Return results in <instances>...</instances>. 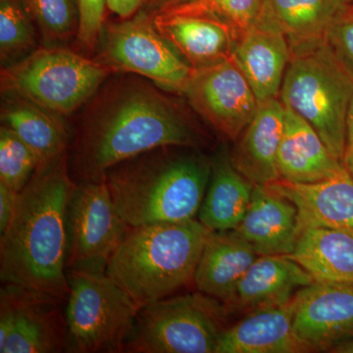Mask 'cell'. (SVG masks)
Here are the masks:
<instances>
[{
    "label": "cell",
    "mask_w": 353,
    "mask_h": 353,
    "mask_svg": "<svg viewBox=\"0 0 353 353\" xmlns=\"http://www.w3.org/2000/svg\"><path fill=\"white\" fill-rule=\"evenodd\" d=\"M201 137L180 108L141 79H120L88 108L72 145V178L105 179L116 165L164 146L196 148Z\"/></svg>",
    "instance_id": "obj_1"
},
{
    "label": "cell",
    "mask_w": 353,
    "mask_h": 353,
    "mask_svg": "<svg viewBox=\"0 0 353 353\" xmlns=\"http://www.w3.org/2000/svg\"><path fill=\"white\" fill-rule=\"evenodd\" d=\"M76 183L68 157L41 167L0 234V280L66 303L67 208Z\"/></svg>",
    "instance_id": "obj_2"
},
{
    "label": "cell",
    "mask_w": 353,
    "mask_h": 353,
    "mask_svg": "<svg viewBox=\"0 0 353 353\" xmlns=\"http://www.w3.org/2000/svg\"><path fill=\"white\" fill-rule=\"evenodd\" d=\"M164 146L116 165L105 182L130 227L196 219L205 196L211 159Z\"/></svg>",
    "instance_id": "obj_3"
},
{
    "label": "cell",
    "mask_w": 353,
    "mask_h": 353,
    "mask_svg": "<svg viewBox=\"0 0 353 353\" xmlns=\"http://www.w3.org/2000/svg\"><path fill=\"white\" fill-rule=\"evenodd\" d=\"M210 233L199 219L130 227L105 274L141 308L161 301L194 280Z\"/></svg>",
    "instance_id": "obj_4"
},
{
    "label": "cell",
    "mask_w": 353,
    "mask_h": 353,
    "mask_svg": "<svg viewBox=\"0 0 353 353\" xmlns=\"http://www.w3.org/2000/svg\"><path fill=\"white\" fill-rule=\"evenodd\" d=\"M352 94L353 78L326 41L292 53L279 99L317 132L341 162Z\"/></svg>",
    "instance_id": "obj_5"
},
{
    "label": "cell",
    "mask_w": 353,
    "mask_h": 353,
    "mask_svg": "<svg viewBox=\"0 0 353 353\" xmlns=\"http://www.w3.org/2000/svg\"><path fill=\"white\" fill-rule=\"evenodd\" d=\"M67 279L65 352H125L141 307L105 273L70 270Z\"/></svg>",
    "instance_id": "obj_6"
},
{
    "label": "cell",
    "mask_w": 353,
    "mask_h": 353,
    "mask_svg": "<svg viewBox=\"0 0 353 353\" xmlns=\"http://www.w3.org/2000/svg\"><path fill=\"white\" fill-rule=\"evenodd\" d=\"M110 70L97 59L46 46L1 72L4 94L32 102L59 116L69 115L97 94Z\"/></svg>",
    "instance_id": "obj_7"
},
{
    "label": "cell",
    "mask_w": 353,
    "mask_h": 353,
    "mask_svg": "<svg viewBox=\"0 0 353 353\" xmlns=\"http://www.w3.org/2000/svg\"><path fill=\"white\" fill-rule=\"evenodd\" d=\"M228 305L203 292L143 306L125 352L215 353L227 328Z\"/></svg>",
    "instance_id": "obj_8"
},
{
    "label": "cell",
    "mask_w": 353,
    "mask_h": 353,
    "mask_svg": "<svg viewBox=\"0 0 353 353\" xmlns=\"http://www.w3.org/2000/svg\"><path fill=\"white\" fill-rule=\"evenodd\" d=\"M97 61L111 72L132 73L183 94L194 68L157 31L146 7L121 22L104 24Z\"/></svg>",
    "instance_id": "obj_9"
},
{
    "label": "cell",
    "mask_w": 353,
    "mask_h": 353,
    "mask_svg": "<svg viewBox=\"0 0 353 353\" xmlns=\"http://www.w3.org/2000/svg\"><path fill=\"white\" fill-rule=\"evenodd\" d=\"M129 229L105 179L76 183L67 208V271L105 273Z\"/></svg>",
    "instance_id": "obj_10"
},
{
    "label": "cell",
    "mask_w": 353,
    "mask_h": 353,
    "mask_svg": "<svg viewBox=\"0 0 353 353\" xmlns=\"http://www.w3.org/2000/svg\"><path fill=\"white\" fill-rule=\"evenodd\" d=\"M52 297L19 285L0 289V352L57 353L65 352V312Z\"/></svg>",
    "instance_id": "obj_11"
},
{
    "label": "cell",
    "mask_w": 353,
    "mask_h": 353,
    "mask_svg": "<svg viewBox=\"0 0 353 353\" xmlns=\"http://www.w3.org/2000/svg\"><path fill=\"white\" fill-rule=\"evenodd\" d=\"M183 94L208 124L234 141L240 138L259 105L233 57L194 69Z\"/></svg>",
    "instance_id": "obj_12"
},
{
    "label": "cell",
    "mask_w": 353,
    "mask_h": 353,
    "mask_svg": "<svg viewBox=\"0 0 353 353\" xmlns=\"http://www.w3.org/2000/svg\"><path fill=\"white\" fill-rule=\"evenodd\" d=\"M153 23L194 69L233 57L236 32L194 0L153 13Z\"/></svg>",
    "instance_id": "obj_13"
},
{
    "label": "cell",
    "mask_w": 353,
    "mask_h": 353,
    "mask_svg": "<svg viewBox=\"0 0 353 353\" xmlns=\"http://www.w3.org/2000/svg\"><path fill=\"white\" fill-rule=\"evenodd\" d=\"M294 330L307 352L352 340L353 283L314 282L299 290Z\"/></svg>",
    "instance_id": "obj_14"
},
{
    "label": "cell",
    "mask_w": 353,
    "mask_h": 353,
    "mask_svg": "<svg viewBox=\"0 0 353 353\" xmlns=\"http://www.w3.org/2000/svg\"><path fill=\"white\" fill-rule=\"evenodd\" d=\"M267 185L294 204L299 231L306 227L353 230V176L345 169L320 182L279 179Z\"/></svg>",
    "instance_id": "obj_15"
},
{
    "label": "cell",
    "mask_w": 353,
    "mask_h": 353,
    "mask_svg": "<svg viewBox=\"0 0 353 353\" xmlns=\"http://www.w3.org/2000/svg\"><path fill=\"white\" fill-rule=\"evenodd\" d=\"M296 296L288 303L250 311L221 334L215 353L307 352L294 330Z\"/></svg>",
    "instance_id": "obj_16"
},
{
    "label": "cell",
    "mask_w": 353,
    "mask_h": 353,
    "mask_svg": "<svg viewBox=\"0 0 353 353\" xmlns=\"http://www.w3.org/2000/svg\"><path fill=\"white\" fill-rule=\"evenodd\" d=\"M285 112L279 97L259 103L254 117L230 152L236 170L253 185H268L280 179L277 159Z\"/></svg>",
    "instance_id": "obj_17"
},
{
    "label": "cell",
    "mask_w": 353,
    "mask_h": 353,
    "mask_svg": "<svg viewBox=\"0 0 353 353\" xmlns=\"http://www.w3.org/2000/svg\"><path fill=\"white\" fill-rule=\"evenodd\" d=\"M236 230L259 255H290L299 236L296 208L268 185H255Z\"/></svg>",
    "instance_id": "obj_18"
},
{
    "label": "cell",
    "mask_w": 353,
    "mask_h": 353,
    "mask_svg": "<svg viewBox=\"0 0 353 353\" xmlns=\"http://www.w3.org/2000/svg\"><path fill=\"white\" fill-rule=\"evenodd\" d=\"M290 55L284 34L264 23L259 22L239 38L233 58L259 103L278 99Z\"/></svg>",
    "instance_id": "obj_19"
},
{
    "label": "cell",
    "mask_w": 353,
    "mask_h": 353,
    "mask_svg": "<svg viewBox=\"0 0 353 353\" xmlns=\"http://www.w3.org/2000/svg\"><path fill=\"white\" fill-rule=\"evenodd\" d=\"M277 164L280 179L296 183L320 182L345 169L317 132L288 108Z\"/></svg>",
    "instance_id": "obj_20"
},
{
    "label": "cell",
    "mask_w": 353,
    "mask_h": 353,
    "mask_svg": "<svg viewBox=\"0 0 353 353\" xmlns=\"http://www.w3.org/2000/svg\"><path fill=\"white\" fill-rule=\"evenodd\" d=\"M260 22L282 32L290 52L326 43L332 26L343 17L347 4L341 0H261Z\"/></svg>",
    "instance_id": "obj_21"
},
{
    "label": "cell",
    "mask_w": 353,
    "mask_h": 353,
    "mask_svg": "<svg viewBox=\"0 0 353 353\" xmlns=\"http://www.w3.org/2000/svg\"><path fill=\"white\" fill-rule=\"evenodd\" d=\"M259 256L236 230L211 232L194 275L197 290L230 306L241 278Z\"/></svg>",
    "instance_id": "obj_22"
},
{
    "label": "cell",
    "mask_w": 353,
    "mask_h": 353,
    "mask_svg": "<svg viewBox=\"0 0 353 353\" xmlns=\"http://www.w3.org/2000/svg\"><path fill=\"white\" fill-rule=\"evenodd\" d=\"M314 282L289 255H259L241 278L230 306L252 311L279 305Z\"/></svg>",
    "instance_id": "obj_23"
},
{
    "label": "cell",
    "mask_w": 353,
    "mask_h": 353,
    "mask_svg": "<svg viewBox=\"0 0 353 353\" xmlns=\"http://www.w3.org/2000/svg\"><path fill=\"white\" fill-rule=\"evenodd\" d=\"M254 185L236 170L227 146L211 159V173L199 220L211 232L236 230L245 217Z\"/></svg>",
    "instance_id": "obj_24"
},
{
    "label": "cell",
    "mask_w": 353,
    "mask_h": 353,
    "mask_svg": "<svg viewBox=\"0 0 353 353\" xmlns=\"http://www.w3.org/2000/svg\"><path fill=\"white\" fill-rule=\"evenodd\" d=\"M289 256L315 282L353 283V230L303 228Z\"/></svg>",
    "instance_id": "obj_25"
},
{
    "label": "cell",
    "mask_w": 353,
    "mask_h": 353,
    "mask_svg": "<svg viewBox=\"0 0 353 353\" xmlns=\"http://www.w3.org/2000/svg\"><path fill=\"white\" fill-rule=\"evenodd\" d=\"M1 120L36 152L41 160L39 168L67 154L70 134L61 116L21 97L6 94Z\"/></svg>",
    "instance_id": "obj_26"
},
{
    "label": "cell",
    "mask_w": 353,
    "mask_h": 353,
    "mask_svg": "<svg viewBox=\"0 0 353 353\" xmlns=\"http://www.w3.org/2000/svg\"><path fill=\"white\" fill-rule=\"evenodd\" d=\"M32 19L23 0H0V57L10 66L36 50Z\"/></svg>",
    "instance_id": "obj_27"
},
{
    "label": "cell",
    "mask_w": 353,
    "mask_h": 353,
    "mask_svg": "<svg viewBox=\"0 0 353 353\" xmlns=\"http://www.w3.org/2000/svg\"><path fill=\"white\" fill-rule=\"evenodd\" d=\"M37 23L46 46H58L78 37L80 12L78 0H23Z\"/></svg>",
    "instance_id": "obj_28"
},
{
    "label": "cell",
    "mask_w": 353,
    "mask_h": 353,
    "mask_svg": "<svg viewBox=\"0 0 353 353\" xmlns=\"http://www.w3.org/2000/svg\"><path fill=\"white\" fill-rule=\"evenodd\" d=\"M41 167L36 152L8 127L0 129V183L16 192L31 181Z\"/></svg>",
    "instance_id": "obj_29"
},
{
    "label": "cell",
    "mask_w": 353,
    "mask_h": 353,
    "mask_svg": "<svg viewBox=\"0 0 353 353\" xmlns=\"http://www.w3.org/2000/svg\"><path fill=\"white\" fill-rule=\"evenodd\" d=\"M233 28L239 38L255 27L262 15L261 0H194Z\"/></svg>",
    "instance_id": "obj_30"
},
{
    "label": "cell",
    "mask_w": 353,
    "mask_h": 353,
    "mask_svg": "<svg viewBox=\"0 0 353 353\" xmlns=\"http://www.w3.org/2000/svg\"><path fill=\"white\" fill-rule=\"evenodd\" d=\"M80 12L78 41L87 50H92L101 38L104 27L105 0H78Z\"/></svg>",
    "instance_id": "obj_31"
},
{
    "label": "cell",
    "mask_w": 353,
    "mask_h": 353,
    "mask_svg": "<svg viewBox=\"0 0 353 353\" xmlns=\"http://www.w3.org/2000/svg\"><path fill=\"white\" fill-rule=\"evenodd\" d=\"M326 41L334 57L353 78V20L336 21L330 29Z\"/></svg>",
    "instance_id": "obj_32"
},
{
    "label": "cell",
    "mask_w": 353,
    "mask_h": 353,
    "mask_svg": "<svg viewBox=\"0 0 353 353\" xmlns=\"http://www.w3.org/2000/svg\"><path fill=\"white\" fill-rule=\"evenodd\" d=\"M19 192L0 183V234L6 231L12 219Z\"/></svg>",
    "instance_id": "obj_33"
},
{
    "label": "cell",
    "mask_w": 353,
    "mask_h": 353,
    "mask_svg": "<svg viewBox=\"0 0 353 353\" xmlns=\"http://www.w3.org/2000/svg\"><path fill=\"white\" fill-rule=\"evenodd\" d=\"M106 7L118 17L126 19L148 6L150 0H105Z\"/></svg>",
    "instance_id": "obj_34"
},
{
    "label": "cell",
    "mask_w": 353,
    "mask_h": 353,
    "mask_svg": "<svg viewBox=\"0 0 353 353\" xmlns=\"http://www.w3.org/2000/svg\"><path fill=\"white\" fill-rule=\"evenodd\" d=\"M343 165L345 170L353 176V94L348 105L345 120V143Z\"/></svg>",
    "instance_id": "obj_35"
},
{
    "label": "cell",
    "mask_w": 353,
    "mask_h": 353,
    "mask_svg": "<svg viewBox=\"0 0 353 353\" xmlns=\"http://www.w3.org/2000/svg\"><path fill=\"white\" fill-rule=\"evenodd\" d=\"M192 0H150L146 8L152 13L159 12V11L165 10V9L172 8L181 6V4L188 3Z\"/></svg>",
    "instance_id": "obj_36"
},
{
    "label": "cell",
    "mask_w": 353,
    "mask_h": 353,
    "mask_svg": "<svg viewBox=\"0 0 353 353\" xmlns=\"http://www.w3.org/2000/svg\"><path fill=\"white\" fill-rule=\"evenodd\" d=\"M330 352L336 353H353V339L352 340L345 341L340 345H336L330 350Z\"/></svg>",
    "instance_id": "obj_37"
},
{
    "label": "cell",
    "mask_w": 353,
    "mask_h": 353,
    "mask_svg": "<svg viewBox=\"0 0 353 353\" xmlns=\"http://www.w3.org/2000/svg\"><path fill=\"white\" fill-rule=\"evenodd\" d=\"M341 19L353 20V2L347 6V10L343 13V17Z\"/></svg>",
    "instance_id": "obj_38"
},
{
    "label": "cell",
    "mask_w": 353,
    "mask_h": 353,
    "mask_svg": "<svg viewBox=\"0 0 353 353\" xmlns=\"http://www.w3.org/2000/svg\"><path fill=\"white\" fill-rule=\"evenodd\" d=\"M341 1L345 2V4H347V6H350V3H352L353 0H341Z\"/></svg>",
    "instance_id": "obj_39"
}]
</instances>
